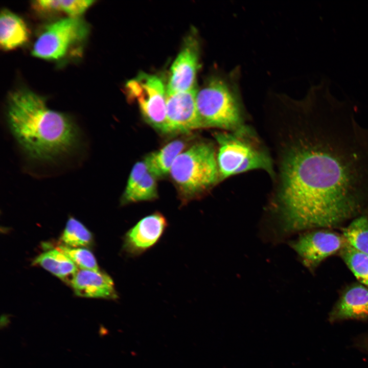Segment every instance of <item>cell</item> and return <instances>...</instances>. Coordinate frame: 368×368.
<instances>
[{"label":"cell","instance_id":"cell-6","mask_svg":"<svg viewBox=\"0 0 368 368\" xmlns=\"http://www.w3.org/2000/svg\"><path fill=\"white\" fill-rule=\"evenodd\" d=\"M88 32V25L79 17L61 19L45 27L34 42L32 54L46 60L60 59Z\"/></svg>","mask_w":368,"mask_h":368},{"label":"cell","instance_id":"cell-21","mask_svg":"<svg viewBox=\"0 0 368 368\" xmlns=\"http://www.w3.org/2000/svg\"><path fill=\"white\" fill-rule=\"evenodd\" d=\"M157 197L155 177L148 171L129 194L122 196L121 204L124 205L130 203L152 200Z\"/></svg>","mask_w":368,"mask_h":368},{"label":"cell","instance_id":"cell-8","mask_svg":"<svg viewBox=\"0 0 368 368\" xmlns=\"http://www.w3.org/2000/svg\"><path fill=\"white\" fill-rule=\"evenodd\" d=\"M346 243L343 236L326 230H316L301 234L288 242L297 254L302 264L314 270L326 258L341 249Z\"/></svg>","mask_w":368,"mask_h":368},{"label":"cell","instance_id":"cell-4","mask_svg":"<svg viewBox=\"0 0 368 368\" xmlns=\"http://www.w3.org/2000/svg\"><path fill=\"white\" fill-rule=\"evenodd\" d=\"M254 135L250 129L214 134L218 145L217 161L220 180L256 169L264 170L274 177L271 156Z\"/></svg>","mask_w":368,"mask_h":368},{"label":"cell","instance_id":"cell-26","mask_svg":"<svg viewBox=\"0 0 368 368\" xmlns=\"http://www.w3.org/2000/svg\"><path fill=\"white\" fill-rule=\"evenodd\" d=\"M366 286L368 287V283H367V284L366 285Z\"/></svg>","mask_w":368,"mask_h":368},{"label":"cell","instance_id":"cell-22","mask_svg":"<svg viewBox=\"0 0 368 368\" xmlns=\"http://www.w3.org/2000/svg\"><path fill=\"white\" fill-rule=\"evenodd\" d=\"M56 249L66 255L80 269L99 270L96 258L89 250L64 245H60Z\"/></svg>","mask_w":368,"mask_h":368},{"label":"cell","instance_id":"cell-11","mask_svg":"<svg viewBox=\"0 0 368 368\" xmlns=\"http://www.w3.org/2000/svg\"><path fill=\"white\" fill-rule=\"evenodd\" d=\"M168 226L159 212L143 218L123 236V251L129 257L140 256L158 242Z\"/></svg>","mask_w":368,"mask_h":368},{"label":"cell","instance_id":"cell-16","mask_svg":"<svg viewBox=\"0 0 368 368\" xmlns=\"http://www.w3.org/2000/svg\"><path fill=\"white\" fill-rule=\"evenodd\" d=\"M185 144L181 140H175L147 156L145 162L149 172L155 177L170 172L174 160L185 148Z\"/></svg>","mask_w":368,"mask_h":368},{"label":"cell","instance_id":"cell-24","mask_svg":"<svg viewBox=\"0 0 368 368\" xmlns=\"http://www.w3.org/2000/svg\"><path fill=\"white\" fill-rule=\"evenodd\" d=\"M358 343L361 348L368 352V334L364 335Z\"/></svg>","mask_w":368,"mask_h":368},{"label":"cell","instance_id":"cell-18","mask_svg":"<svg viewBox=\"0 0 368 368\" xmlns=\"http://www.w3.org/2000/svg\"><path fill=\"white\" fill-rule=\"evenodd\" d=\"M94 2L91 0H39L34 2L36 8L43 11H62L70 17H79Z\"/></svg>","mask_w":368,"mask_h":368},{"label":"cell","instance_id":"cell-2","mask_svg":"<svg viewBox=\"0 0 368 368\" xmlns=\"http://www.w3.org/2000/svg\"><path fill=\"white\" fill-rule=\"evenodd\" d=\"M6 119L18 145L32 159L53 160L79 145L80 131L73 119L50 109L43 98L30 90L9 94Z\"/></svg>","mask_w":368,"mask_h":368},{"label":"cell","instance_id":"cell-20","mask_svg":"<svg viewBox=\"0 0 368 368\" xmlns=\"http://www.w3.org/2000/svg\"><path fill=\"white\" fill-rule=\"evenodd\" d=\"M63 245L72 247H87L91 244V233L78 220L71 217L61 237Z\"/></svg>","mask_w":368,"mask_h":368},{"label":"cell","instance_id":"cell-15","mask_svg":"<svg viewBox=\"0 0 368 368\" xmlns=\"http://www.w3.org/2000/svg\"><path fill=\"white\" fill-rule=\"evenodd\" d=\"M33 264L40 265L70 285L78 270L74 263L56 248L42 252Z\"/></svg>","mask_w":368,"mask_h":368},{"label":"cell","instance_id":"cell-10","mask_svg":"<svg viewBox=\"0 0 368 368\" xmlns=\"http://www.w3.org/2000/svg\"><path fill=\"white\" fill-rule=\"evenodd\" d=\"M197 87L184 91L166 92L165 133H189L202 128L197 105Z\"/></svg>","mask_w":368,"mask_h":368},{"label":"cell","instance_id":"cell-5","mask_svg":"<svg viewBox=\"0 0 368 368\" xmlns=\"http://www.w3.org/2000/svg\"><path fill=\"white\" fill-rule=\"evenodd\" d=\"M170 173L183 199L200 194L220 180L214 147L206 142L194 144L178 155Z\"/></svg>","mask_w":368,"mask_h":368},{"label":"cell","instance_id":"cell-23","mask_svg":"<svg viewBox=\"0 0 368 368\" xmlns=\"http://www.w3.org/2000/svg\"><path fill=\"white\" fill-rule=\"evenodd\" d=\"M148 172V168L145 161L137 162L131 170L122 196L129 194Z\"/></svg>","mask_w":368,"mask_h":368},{"label":"cell","instance_id":"cell-7","mask_svg":"<svg viewBox=\"0 0 368 368\" xmlns=\"http://www.w3.org/2000/svg\"><path fill=\"white\" fill-rule=\"evenodd\" d=\"M130 100H135L144 119L152 126L165 133L166 127V90L155 75L140 73L125 85Z\"/></svg>","mask_w":368,"mask_h":368},{"label":"cell","instance_id":"cell-14","mask_svg":"<svg viewBox=\"0 0 368 368\" xmlns=\"http://www.w3.org/2000/svg\"><path fill=\"white\" fill-rule=\"evenodd\" d=\"M28 28L22 19L12 12L2 10L0 16V44L6 51L15 49L28 40Z\"/></svg>","mask_w":368,"mask_h":368},{"label":"cell","instance_id":"cell-25","mask_svg":"<svg viewBox=\"0 0 368 368\" xmlns=\"http://www.w3.org/2000/svg\"><path fill=\"white\" fill-rule=\"evenodd\" d=\"M8 318L6 316H3L1 318V327H5L8 324Z\"/></svg>","mask_w":368,"mask_h":368},{"label":"cell","instance_id":"cell-9","mask_svg":"<svg viewBox=\"0 0 368 368\" xmlns=\"http://www.w3.org/2000/svg\"><path fill=\"white\" fill-rule=\"evenodd\" d=\"M199 61V42L196 31L192 29L185 37L180 51L172 64L166 92L188 91L197 87Z\"/></svg>","mask_w":368,"mask_h":368},{"label":"cell","instance_id":"cell-1","mask_svg":"<svg viewBox=\"0 0 368 368\" xmlns=\"http://www.w3.org/2000/svg\"><path fill=\"white\" fill-rule=\"evenodd\" d=\"M294 109L278 130V186L265 216L282 241L368 208V129L341 105Z\"/></svg>","mask_w":368,"mask_h":368},{"label":"cell","instance_id":"cell-3","mask_svg":"<svg viewBox=\"0 0 368 368\" xmlns=\"http://www.w3.org/2000/svg\"><path fill=\"white\" fill-rule=\"evenodd\" d=\"M229 75L210 77L197 90L196 105L202 127H215L241 132L249 128L244 124L239 91Z\"/></svg>","mask_w":368,"mask_h":368},{"label":"cell","instance_id":"cell-12","mask_svg":"<svg viewBox=\"0 0 368 368\" xmlns=\"http://www.w3.org/2000/svg\"><path fill=\"white\" fill-rule=\"evenodd\" d=\"M368 318V287L355 284L347 288L330 312L328 321L333 324L345 320Z\"/></svg>","mask_w":368,"mask_h":368},{"label":"cell","instance_id":"cell-17","mask_svg":"<svg viewBox=\"0 0 368 368\" xmlns=\"http://www.w3.org/2000/svg\"><path fill=\"white\" fill-rule=\"evenodd\" d=\"M340 255L357 279L363 285L368 283V255L349 245L346 241Z\"/></svg>","mask_w":368,"mask_h":368},{"label":"cell","instance_id":"cell-13","mask_svg":"<svg viewBox=\"0 0 368 368\" xmlns=\"http://www.w3.org/2000/svg\"><path fill=\"white\" fill-rule=\"evenodd\" d=\"M70 285L78 296L112 300L119 298L112 279L100 270H78Z\"/></svg>","mask_w":368,"mask_h":368},{"label":"cell","instance_id":"cell-19","mask_svg":"<svg viewBox=\"0 0 368 368\" xmlns=\"http://www.w3.org/2000/svg\"><path fill=\"white\" fill-rule=\"evenodd\" d=\"M343 237L353 248L368 255V217L361 215L354 219L343 229Z\"/></svg>","mask_w":368,"mask_h":368}]
</instances>
